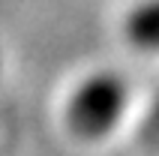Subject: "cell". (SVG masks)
Listing matches in <instances>:
<instances>
[{
  "label": "cell",
  "mask_w": 159,
  "mask_h": 156,
  "mask_svg": "<svg viewBox=\"0 0 159 156\" xmlns=\"http://www.w3.org/2000/svg\"><path fill=\"white\" fill-rule=\"evenodd\" d=\"M129 105V87L117 72H93L66 99L63 120L75 138L99 141L114 129Z\"/></svg>",
  "instance_id": "obj_1"
},
{
  "label": "cell",
  "mask_w": 159,
  "mask_h": 156,
  "mask_svg": "<svg viewBox=\"0 0 159 156\" xmlns=\"http://www.w3.org/2000/svg\"><path fill=\"white\" fill-rule=\"evenodd\" d=\"M126 39L138 51H159V0H141L123 21Z\"/></svg>",
  "instance_id": "obj_2"
},
{
  "label": "cell",
  "mask_w": 159,
  "mask_h": 156,
  "mask_svg": "<svg viewBox=\"0 0 159 156\" xmlns=\"http://www.w3.org/2000/svg\"><path fill=\"white\" fill-rule=\"evenodd\" d=\"M144 135L147 138H159V96L150 108V117H147V126H144Z\"/></svg>",
  "instance_id": "obj_3"
}]
</instances>
